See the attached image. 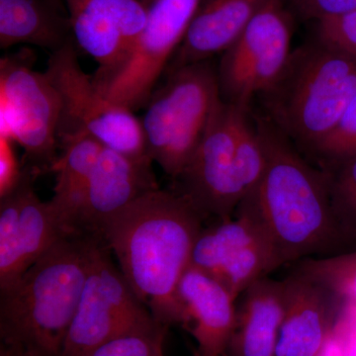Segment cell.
<instances>
[{
    "label": "cell",
    "instance_id": "cell-1",
    "mask_svg": "<svg viewBox=\"0 0 356 356\" xmlns=\"http://www.w3.org/2000/svg\"><path fill=\"white\" fill-rule=\"evenodd\" d=\"M203 218L175 191L156 189L110 217L99 235L159 324H186L177 290L191 266Z\"/></svg>",
    "mask_w": 356,
    "mask_h": 356
},
{
    "label": "cell",
    "instance_id": "cell-2",
    "mask_svg": "<svg viewBox=\"0 0 356 356\" xmlns=\"http://www.w3.org/2000/svg\"><path fill=\"white\" fill-rule=\"evenodd\" d=\"M266 165L243 204L270 238L281 266L350 252L334 217L327 172L264 115H252Z\"/></svg>",
    "mask_w": 356,
    "mask_h": 356
},
{
    "label": "cell",
    "instance_id": "cell-3",
    "mask_svg": "<svg viewBox=\"0 0 356 356\" xmlns=\"http://www.w3.org/2000/svg\"><path fill=\"white\" fill-rule=\"evenodd\" d=\"M99 234L74 232L0 292L1 348L26 356H60Z\"/></svg>",
    "mask_w": 356,
    "mask_h": 356
},
{
    "label": "cell",
    "instance_id": "cell-4",
    "mask_svg": "<svg viewBox=\"0 0 356 356\" xmlns=\"http://www.w3.org/2000/svg\"><path fill=\"white\" fill-rule=\"evenodd\" d=\"M355 92L356 58L316 38L292 51L259 97L264 116L304 156H313Z\"/></svg>",
    "mask_w": 356,
    "mask_h": 356
},
{
    "label": "cell",
    "instance_id": "cell-5",
    "mask_svg": "<svg viewBox=\"0 0 356 356\" xmlns=\"http://www.w3.org/2000/svg\"><path fill=\"white\" fill-rule=\"evenodd\" d=\"M266 165L250 108L222 102L175 192L206 220L228 219L254 191Z\"/></svg>",
    "mask_w": 356,
    "mask_h": 356
},
{
    "label": "cell",
    "instance_id": "cell-6",
    "mask_svg": "<svg viewBox=\"0 0 356 356\" xmlns=\"http://www.w3.org/2000/svg\"><path fill=\"white\" fill-rule=\"evenodd\" d=\"M221 102L213 58L166 72L152 93L140 119L147 153L173 180L188 165Z\"/></svg>",
    "mask_w": 356,
    "mask_h": 356
},
{
    "label": "cell",
    "instance_id": "cell-7",
    "mask_svg": "<svg viewBox=\"0 0 356 356\" xmlns=\"http://www.w3.org/2000/svg\"><path fill=\"white\" fill-rule=\"evenodd\" d=\"M23 50L0 60V133L23 147V165L42 175L57 161L62 100L46 72Z\"/></svg>",
    "mask_w": 356,
    "mask_h": 356
},
{
    "label": "cell",
    "instance_id": "cell-8",
    "mask_svg": "<svg viewBox=\"0 0 356 356\" xmlns=\"http://www.w3.org/2000/svg\"><path fill=\"white\" fill-rule=\"evenodd\" d=\"M161 327L134 292L103 238L97 243L60 356H83L127 334Z\"/></svg>",
    "mask_w": 356,
    "mask_h": 356
},
{
    "label": "cell",
    "instance_id": "cell-9",
    "mask_svg": "<svg viewBox=\"0 0 356 356\" xmlns=\"http://www.w3.org/2000/svg\"><path fill=\"white\" fill-rule=\"evenodd\" d=\"M46 72L62 100L58 140L84 133L125 156L149 159L140 119L98 90L81 69L74 38L51 53Z\"/></svg>",
    "mask_w": 356,
    "mask_h": 356
},
{
    "label": "cell",
    "instance_id": "cell-10",
    "mask_svg": "<svg viewBox=\"0 0 356 356\" xmlns=\"http://www.w3.org/2000/svg\"><path fill=\"white\" fill-rule=\"evenodd\" d=\"M291 17L281 0H267L241 36L221 54L217 79L222 102L250 108L280 76L292 53Z\"/></svg>",
    "mask_w": 356,
    "mask_h": 356
},
{
    "label": "cell",
    "instance_id": "cell-11",
    "mask_svg": "<svg viewBox=\"0 0 356 356\" xmlns=\"http://www.w3.org/2000/svg\"><path fill=\"white\" fill-rule=\"evenodd\" d=\"M191 266L221 283L236 300L282 266L266 229L243 203L233 216L202 227Z\"/></svg>",
    "mask_w": 356,
    "mask_h": 356
},
{
    "label": "cell",
    "instance_id": "cell-12",
    "mask_svg": "<svg viewBox=\"0 0 356 356\" xmlns=\"http://www.w3.org/2000/svg\"><path fill=\"white\" fill-rule=\"evenodd\" d=\"M39 175L24 165L18 186L0 197V292L15 285L42 255L74 232L51 200L44 202L37 195L33 184Z\"/></svg>",
    "mask_w": 356,
    "mask_h": 356
},
{
    "label": "cell",
    "instance_id": "cell-13",
    "mask_svg": "<svg viewBox=\"0 0 356 356\" xmlns=\"http://www.w3.org/2000/svg\"><path fill=\"white\" fill-rule=\"evenodd\" d=\"M74 43L99 65L95 76L120 67L146 26L140 0H64Z\"/></svg>",
    "mask_w": 356,
    "mask_h": 356
},
{
    "label": "cell",
    "instance_id": "cell-14",
    "mask_svg": "<svg viewBox=\"0 0 356 356\" xmlns=\"http://www.w3.org/2000/svg\"><path fill=\"white\" fill-rule=\"evenodd\" d=\"M275 356H318L341 322L346 304L317 281L292 271Z\"/></svg>",
    "mask_w": 356,
    "mask_h": 356
},
{
    "label": "cell",
    "instance_id": "cell-15",
    "mask_svg": "<svg viewBox=\"0 0 356 356\" xmlns=\"http://www.w3.org/2000/svg\"><path fill=\"white\" fill-rule=\"evenodd\" d=\"M151 159H134L103 147L84 191L74 229L99 233L110 217L149 192L159 188Z\"/></svg>",
    "mask_w": 356,
    "mask_h": 356
},
{
    "label": "cell",
    "instance_id": "cell-16",
    "mask_svg": "<svg viewBox=\"0 0 356 356\" xmlns=\"http://www.w3.org/2000/svg\"><path fill=\"white\" fill-rule=\"evenodd\" d=\"M178 299L187 327L195 337L199 353L227 351L236 324V299L221 283L194 266L186 269L178 284Z\"/></svg>",
    "mask_w": 356,
    "mask_h": 356
},
{
    "label": "cell",
    "instance_id": "cell-17",
    "mask_svg": "<svg viewBox=\"0 0 356 356\" xmlns=\"http://www.w3.org/2000/svg\"><path fill=\"white\" fill-rule=\"evenodd\" d=\"M267 0H201L166 72L211 60L236 41Z\"/></svg>",
    "mask_w": 356,
    "mask_h": 356
},
{
    "label": "cell",
    "instance_id": "cell-18",
    "mask_svg": "<svg viewBox=\"0 0 356 356\" xmlns=\"http://www.w3.org/2000/svg\"><path fill=\"white\" fill-rule=\"evenodd\" d=\"M229 356H275L286 308L283 280H257L240 295Z\"/></svg>",
    "mask_w": 356,
    "mask_h": 356
},
{
    "label": "cell",
    "instance_id": "cell-19",
    "mask_svg": "<svg viewBox=\"0 0 356 356\" xmlns=\"http://www.w3.org/2000/svg\"><path fill=\"white\" fill-rule=\"evenodd\" d=\"M72 39L64 0H0V48L31 44L53 53Z\"/></svg>",
    "mask_w": 356,
    "mask_h": 356
},
{
    "label": "cell",
    "instance_id": "cell-20",
    "mask_svg": "<svg viewBox=\"0 0 356 356\" xmlns=\"http://www.w3.org/2000/svg\"><path fill=\"white\" fill-rule=\"evenodd\" d=\"M62 154L51 166L56 184L51 202L64 217L72 231L77 211L83 201L89 178L95 170L103 145L84 133L74 134L58 140Z\"/></svg>",
    "mask_w": 356,
    "mask_h": 356
},
{
    "label": "cell",
    "instance_id": "cell-21",
    "mask_svg": "<svg viewBox=\"0 0 356 356\" xmlns=\"http://www.w3.org/2000/svg\"><path fill=\"white\" fill-rule=\"evenodd\" d=\"M295 273L324 285L346 306L356 307V250L295 262Z\"/></svg>",
    "mask_w": 356,
    "mask_h": 356
},
{
    "label": "cell",
    "instance_id": "cell-22",
    "mask_svg": "<svg viewBox=\"0 0 356 356\" xmlns=\"http://www.w3.org/2000/svg\"><path fill=\"white\" fill-rule=\"evenodd\" d=\"M322 170L329 179L337 225L346 242L356 250V154Z\"/></svg>",
    "mask_w": 356,
    "mask_h": 356
},
{
    "label": "cell",
    "instance_id": "cell-23",
    "mask_svg": "<svg viewBox=\"0 0 356 356\" xmlns=\"http://www.w3.org/2000/svg\"><path fill=\"white\" fill-rule=\"evenodd\" d=\"M356 154V92L341 118L318 145L313 158L321 168L339 163Z\"/></svg>",
    "mask_w": 356,
    "mask_h": 356
},
{
    "label": "cell",
    "instance_id": "cell-24",
    "mask_svg": "<svg viewBox=\"0 0 356 356\" xmlns=\"http://www.w3.org/2000/svg\"><path fill=\"white\" fill-rule=\"evenodd\" d=\"M168 327L117 337L83 356H163V341Z\"/></svg>",
    "mask_w": 356,
    "mask_h": 356
},
{
    "label": "cell",
    "instance_id": "cell-25",
    "mask_svg": "<svg viewBox=\"0 0 356 356\" xmlns=\"http://www.w3.org/2000/svg\"><path fill=\"white\" fill-rule=\"evenodd\" d=\"M317 38L356 58V10L318 21Z\"/></svg>",
    "mask_w": 356,
    "mask_h": 356
},
{
    "label": "cell",
    "instance_id": "cell-26",
    "mask_svg": "<svg viewBox=\"0 0 356 356\" xmlns=\"http://www.w3.org/2000/svg\"><path fill=\"white\" fill-rule=\"evenodd\" d=\"M15 145L9 136L0 133V197L14 191L24 175V165L18 159Z\"/></svg>",
    "mask_w": 356,
    "mask_h": 356
},
{
    "label": "cell",
    "instance_id": "cell-27",
    "mask_svg": "<svg viewBox=\"0 0 356 356\" xmlns=\"http://www.w3.org/2000/svg\"><path fill=\"white\" fill-rule=\"evenodd\" d=\"M307 15L318 21L356 10V0H300Z\"/></svg>",
    "mask_w": 356,
    "mask_h": 356
},
{
    "label": "cell",
    "instance_id": "cell-28",
    "mask_svg": "<svg viewBox=\"0 0 356 356\" xmlns=\"http://www.w3.org/2000/svg\"><path fill=\"white\" fill-rule=\"evenodd\" d=\"M0 356H26L22 353H16V351L7 350V348H0Z\"/></svg>",
    "mask_w": 356,
    "mask_h": 356
},
{
    "label": "cell",
    "instance_id": "cell-29",
    "mask_svg": "<svg viewBox=\"0 0 356 356\" xmlns=\"http://www.w3.org/2000/svg\"><path fill=\"white\" fill-rule=\"evenodd\" d=\"M156 1V0H140V2H142V3L147 7V8H149V7L153 6Z\"/></svg>",
    "mask_w": 356,
    "mask_h": 356
},
{
    "label": "cell",
    "instance_id": "cell-30",
    "mask_svg": "<svg viewBox=\"0 0 356 356\" xmlns=\"http://www.w3.org/2000/svg\"><path fill=\"white\" fill-rule=\"evenodd\" d=\"M195 356H229V355H227V353H221V355H203V353H199V351H197V353H196Z\"/></svg>",
    "mask_w": 356,
    "mask_h": 356
}]
</instances>
